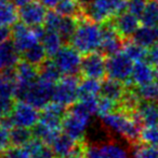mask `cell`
Instances as JSON below:
<instances>
[{
  "instance_id": "4316f807",
  "label": "cell",
  "mask_w": 158,
  "mask_h": 158,
  "mask_svg": "<svg viewBox=\"0 0 158 158\" xmlns=\"http://www.w3.org/2000/svg\"><path fill=\"white\" fill-rule=\"evenodd\" d=\"M14 3L0 1V26H13L19 19V11Z\"/></svg>"
},
{
  "instance_id": "603a6c76",
  "label": "cell",
  "mask_w": 158,
  "mask_h": 158,
  "mask_svg": "<svg viewBox=\"0 0 158 158\" xmlns=\"http://www.w3.org/2000/svg\"><path fill=\"white\" fill-rule=\"evenodd\" d=\"M55 10L62 16L76 17V19L84 17V4L81 0H61L55 6Z\"/></svg>"
},
{
  "instance_id": "f35d334b",
  "label": "cell",
  "mask_w": 158,
  "mask_h": 158,
  "mask_svg": "<svg viewBox=\"0 0 158 158\" xmlns=\"http://www.w3.org/2000/svg\"><path fill=\"white\" fill-rule=\"evenodd\" d=\"M148 0H128L127 1L126 11L132 13L133 15L138 16L140 19L141 15L143 14L144 10L146 8Z\"/></svg>"
},
{
  "instance_id": "ffe728a7",
  "label": "cell",
  "mask_w": 158,
  "mask_h": 158,
  "mask_svg": "<svg viewBox=\"0 0 158 158\" xmlns=\"http://www.w3.org/2000/svg\"><path fill=\"white\" fill-rule=\"evenodd\" d=\"M16 82L22 84H33L39 77V67L28 63L26 60H20L15 66Z\"/></svg>"
},
{
  "instance_id": "8d00e7d4",
  "label": "cell",
  "mask_w": 158,
  "mask_h": 158,
  "mask_svg": "<svg viewBox=\"0 0 158 158\" xmlns=\"http://www.w3.org/2000/svg\"><path fill=\"white\" fill-rule=\"evenodd\" d=\"M134 158H158V146L140 143L133 148Z\"/></svg>"
},
{
  "instance_id": "83f0119b",
  "label": "cell",
  "mask_w": 158,
  "mask_h": 158,
  "mask_svg": "<svg viewBox=\"0 0 158 158\" xmlns=\"http://www.w3.org/2000/svg\"><path fill=\"white\" fill-rule=\"evenodd\" d=\"M100 92H101L100 80L90 79V77H84V80H80L78 86L79 99L89 97H99Z\"/></svg>"
},
{
  "instance_id": "4dcf8cb0",
  "label": "cell",
  "mask_w": 158,
  "mask_h": 158,
  "mask_svg": "<svg viewBox=\"0 0 158 158\" xmlns=\"http://www.w3.org/2000/svg\"><path fill=\"white\" fill-rule=\"evenodd\" d=\"M47 55L46 50H44L43 45L41 43H36L33 45L30 48L23 53V59L28 63L35 64V66H41L44 61L47 60Z\"/></svg>"
},
{
  "instance_id": "1f68e13d",
  "label": "cell",
  "mask_w": 158,
  "mask_h": 158,
  "mask_svg": "<svg viewBox=\"0 0 158 158\" xmlns=\"http://www.w3.org/2000/svg\"><path fill=\"white\" fill-rule=\"evenodd\" d=\"M147 50L148 48L135 43L134 41L132 42H126L124 45L122 52L127 55L130 59L133 61H140L146 59L147 56Z\"/></svg>"
},
{
  "instance_id": "f546056e",
  "label": "cell",
  "mask_w": 158,
  "mask_h": 158,
  "mask_svg": "<svg viewBox=\"0 0 158 158\" xmlns=\"http://www.w3.org/2000/svg\"><path fill=\"white\" fill-rule=\"evenodd\" d=\"M142 25L147 27H157L158 26V1L148 0L143 14L140 17Z\"/></svg>"
},
{
  "instance_id": "f5cc1de1",
  "label": "cell",
  "mask_w": 158,
  "mask_h": 158,
  "mask_svg": "<svg viewBox=\"0 0 158 158\" xmlns=\"http://www.w3.org/2000/svg\"><path fill=\"white\" fill-rule=\"evenodd\" d=\"M126 1H128V0H126Z\"/></svg>"
},
{
  "instance_id": "f6af8a7d",
  "label": "cell",
  "mask_w": 158,
  "mask_h": 158,
  "mask_svg": "<svg viewBox=\"0 0 158 158\" xmlns=\"http://www.w3.org/2000/svg\"><path fill=\"white\" fill-rule=\"evenodd\" d=\"M12 38V29L8 26H0V44L9 41Z\"/></svg>"
},
{
  "instance_id": "5bb4252c",
  "label": "cell",
  "mask_w": 158,
  "mask_h": 158,
  "mask_svg": "<svg viewBox=\"0 0 158 158\" xmlns=\"http://www.w3.org/2000/svg\"><path fill=\"white\" fill-rule=\"evenodd\" d=\"M47 6L39 1H32L21 6L19 10V19L29 27H36L43 24L47 15Z\"/></svg>"
},
{
  "instance_id": "b9f144b4",
  "label": "cell",
  "mask_w": 158,
  "mask_h": 158,
  "mask_svg": "<svg viewBox=\"0 0 158 158\" xmlns=\"http://www.w3.org/2000/svg\"><path fill=\"white\" fill-rule=\"evenodd\" d=\"M11 146L10 128L0 124V154H3Z\"/></svg>"
},
{
  "instance_id": "9a60e30c",
  "label": "cell",
  "mask_w": 158,
  "mask_h": 158,
  "mask_svg": "<svg viewBox=\"0 0 158 158\" xmlns=\"http://www.w3.org/2000/svg\"><path fill=\"white\" fill-rule=\"evenodd\" d=\"M112 24L124 40L130 39L140 27V19L128 11L117 14L112 19Z\"/></svg>"
},
{
  "instance_id": "484cf974",
  "label": "cell",
  "mask_w": 158,
  "mask_h": 158,
  "mask_svg": "<svg viewBox=\"0 0 158 158\" xmlns=\"http://www.w3.org/2000/svg\"><path fill=\"white\" fill-rule=\"evenodd\" d=\"M132 41H134L135 43L140 44V45L144 46V48H150L153 44H155L157 42L155 28L147 27V26H144V25L142 27H139V29L132 35Z\"/></svg>"
},
{
  "instance_id": "74e56055",
  "label": "cell",
  "mask_w": 158,
  "mask_h": 158,
  "mask_svg": "<svg viewBox=\"0 0 158 158\" xmlns=\"http://www.w3.org/2000/svg\"><path fill=\"white\" fill-rule=\"evenodd\" d=\"M63 19V16L55 11H48L46 15V19L43 22V26L46 30H50V31H57L61 25V22Z\"/></svg>"
},
{
  "instance_id": "7a4b0ae2",
  "label": "cell",
  "mask_w": 158,
  "mask_h": 158,
  "mask_svg": "<svg viewBox=\"0 0 158 158\" xmlns=\"http://www.w3.org/2000/svg\"><path fill=\"white\" fill-rule=\"evenodd\" d=\"M102 40V26L87 17H82L70 42L81 54L86 55L101 48Z\"/></svg>"
},
{
  "instance_id": "d6a6232c",
  "label": "cell",
  "mask_w": 158,
  "mask_h": 158,
  "mask_svg": "<svg viewBox=\"0 0 158 158\" xmlns=\"http://www.w3.org/2000/svg\"><path fill=\"white\" fill-rule=\"evenodd\" d=\"M77 19H79L63 16V19H62L61 25H60V28H59V30H57V32L62 35L64 41H70L72 37L74 35V33L77 29V26H78Z\"/></svg>"
},
{
  "instance_id": "7c38bea8",
  "label": "cell",
  "mask_w": 158,
  "mask_h": 158,
  "mask_svg": "<svg viewBox=\"0 0 158 158\" xmlns=\"http://www.w3.org/2000/svg\"><path fill=\"white\" fill-rule=\"evenodd\" d=\"M39 39L33 27L30 28L23 22L15 23L12 28V42L16 50L23 54L25 51L38 43Z\"/></svg>"
},
{
  "instance_id": "bcb514c9",
  "label": "cell",
  "mask_w": 158,
  "mask_h": 158,
  "mask_svg": "<svg viewBox=\"0 0 158 158\" xmlns=\"http://www.w3.org/2000/svg\"><path fill=\"white\" fill-rule=\"evenodd\" d=\"M40 2H41L43 6H46L47 8H55L56 6V4L59 3L61 0H39Z\"/></svg>"
},
{
  "instance_id": "60d3db41",
  "label": "cell",
  "mask_w": 158,
  "mask_h": 158,
  "mask_svg": "<svg viewBox=\"0 0 158 158\" xmlns=\"http://www.w3.org/2000/svg\"><path fill=\"white\" fill-rule=\"evenodd\" d=\"M15 98L0 95V118L11 115L15 106Z\"/></svg>"
},
{
  "instance_id": "ab89813d",
  "label": "cell",
  "mask_w": 158,
  "mask_h": 158,
  "mask_svg": "<svg viewBox=\"0 0 158 158\" xmlns=\"http://www.w3.org/2000/svg\"><path fill=\"white\" fill-rule=\"evenodd\" d=\"M4 158H32L26 146H11L3 153Z\"/></svg>"
},
{
  "instance_id": "681fc988",
  "label": "cell",
  "mask_w": 158,
  "mask_h": 158,
  "mask_svg": "<svg viewBox=\"0 0 158 158\" xmlns=\"http://www.w3.org/2000/svg\"><path fill=\"white\" fill-rule=\"evenodd\" d=\"M88 1H90V0H81L82 4H84V2H88Z\"/></svg>"
},
{
  "instance_id": "cb8c5ba5",
  "label": "cell",
  "mask_w": 158,
  "mask_h": 158,
  "mask_svg": "<svg viewBox=\"0 0 158 158\" xmlns=\"http://www.w3.org/2000/svg\"><path fill=\"white\" fill-rule=\"evenodd\" d=\"M25 146L29 151L32 158H56L51 145L44 143L38 138L34 137Z\"/></svg>"
},
{
  "instance_id": "f907efd6",
  "label": "cell",
  "mask_w": 158,
  "mask_h": 158,
  "mask_svg": "<svg viewBox=\"0 0 158 158\" xmlns=\"http://www.w3.org/2000/svg\"><path fill=\"white\" fill-rule=\"evenodd\" d=\"M0 158H4L3 157V154H0Z\"/></svg>"
},
{
  "instance_id": "816d5d0a",
  "label": "cell",
  "mask_w": 158,
  "mask_h": 158,
  "mask_svg": "<svg viewBox=\"0 0 158 158\" xmlns=\"http://www.w3.org/2000/svg\"><path fill=\"white\" fill-rule=\"evenodd\" d=\"M0 1H10V0H0Z\"/></svg>"
},
{
  "instance_id": "ac0fdd59",
  "label": "cell",
  "mask_w": 158,
  "mask_h": 158,
  "mask_svg": "<svg viewBox=\"0 0 158 158\" xmlns=\"http://www.w3.org/2000/svg\"><path fill=\"white\" fill-rule=\"evenodd\" d=\"M20 54L13 42L7 41L0 44V72L14 68L20 61Z\"/></svg>"
},
{
  "instance_id": "8fae6325",
  "label": "cell",
  "mask_w": 158,
  "mask_h": 158,
  "mask_svg": "<svg viewBox=\"0 0 158 158\" xmlns=\"http://www.w3.org/2000/svg\"><path fill=\"white\" fill-rule=\"evenodd\" d=\"M103 53H89L82 58L81 72L84 77L103 80L106 75V59Z\"/></svg>"
},
{
  "instance_id": "2e32d148",
  "label": "cell",
  "mask_w": 158,
  "mask_h": 158,
  "mask_svg": "<svg viewBox=\"0 0 158 158\" xmlns=\"http://www.w3.org/2000/svg\"><path fill=\"white\" fill-rule=\"evenodd\" d=\"M155 69L156 68L147 60L135 61L131 74L130 84L134 86H142L152 83L155 79Z\"/></svg>"
},
{
  "instance_id": "44dd1931",
  "label": "cell",
  "mask_w": 158,
  "mask_h": 158,
  "mask_svg": "<svg viewBox=\"0 0 158 158\" xmlns=\"http://www.w3.org/2000/svg\"><path fill=\"white\" fill-rule=\"evenodd\" d=\"M76 143L77 141H75L73 138H70L65 132H60L51 143V148H52L56 158H66L70 155V153L74 150Z\"/></svg>"
},
{
  "instance_id": "e575fe53",
  "label": "cell",
  "mask_w": 158,
  "mask_h": 158,
  "mask_svg": "<svg viewBox=\"0 0 158 158\" xmlns=\"http://www.w3.org/2000/svg\"><path fill=\"white\" fill-rule=\"evenodd\" d=\"M140 143L158 146V127L144 126L140 133Z\"/></svg>"
},
{
  "instance_id": "d4e9b609",
  "label": "cell",
  "mask_w": 158,
  "mask_h": 158,
  "mask_svg": "<svg viewBox=\"0 0 158 158\" xmlns=\"http://www.w3.org/2000/svg\"><path fill=\"white\" fill-rule=\"evenodd\" d=\"M62 72L56 67L54 61L46 60L41 66H39V80L50 84H55L61 80Z\"/></svg>"
},
{
  "instance_id": "7402d4cb",
  "label": "cell",
  "mask_w": 158,
  "mask_h": 158,
  "mask_svg": "<svg viewBox=\"0 0 158 158\" xmlns=\"http://www.w3.org/2000/svg\"><path fill=\"white\" fill-rule=\"evenodd\" d=\"M64 39L57 31L47 30L41 39V44L43 45L49 58H54V56L63 48Z\"/></svg>"
},
{
  "instance_id": "d590c367",
  "label": "cell",
  "mask_w": 158,
  "mask_h": 158,
  "mask_svg": "<svg viewBox=\"0 0 158 158\" xmlns=\"http://www.w3.org/2000/svg\"><path fill=\"white\" fill-rule=\"evenodd\" d=\"M118 109V103L113 100L108 99L103 96H100L97 99V115L99 117H104L108 115L110 113H113Z\"/></svg>"
},
{
  "instance_id": "30bf717a",
  "label": "cell",
  "mask_w": 158,
  "mask_h": 158,
  "mask_svg": "<svg viewBox=\"0 0 158 158\" xmlns=\"http://www.w3.org/2000/svg\"><path fill=\"white\" fill-rule=\"evenodd\" d=\"M11 118L14 126L33 128L39 122L40 112L38 109L28 102L17 100L11 113Z\"/></svg>"
},
{
  "instance_id": "836d02e7",
  "label": "cell",
  "mask_w": 158,
  "mask_h": 158,
  "mask_svg": "<svg viewBox=\"0 0 158 158\" xmlns=\"http://www.w3.org/2000/svg\"><path fill=\"white\" fill-rule=\"evenodd\" d=\"M138 95L142 100L158 102V85L156 83H148L142 86H135Z\"/></svg>"
},
{
  "instance_id": "ba28073f",
  "label": "cell",
  "mask_w": 158,
  "mask_h": 158,
  "mask_svg": "<svg viewBox=\"0 0 158 158\" xmlns=\"http://www.w3.org/2000/svg\"><path fill=\"white\" fill-rule=\"evenodd\" d=\"M53 61L64 75H77L81 69V53L74 46L65 45L53 58Z\"/></svg>"
},
{
  "instance_id": "c3c4849f",
  "label": "cell",
  "mask_w": 158,
  "mask_h": 158,
  "mask_svg": "<svg viewBox=\"0 0 158 158\" xmlns=\"http://www.w3.org/2000/svg\"><path fill=\"white\" fill-rule=\"evenodd\" d=\"M154 81H155V83L158 85V68L155 69V79H154Z\"/></svg>"
},
{
  "instance_id": "8992f818",
  "label": "cell",
  "mask_w": 158,
  "mask_h": 158,
  "mask_svg": "<svg viewBox=\"0 0 158 158\" xmlns=\"http://www.w3.org/2000/svg\"><path fill=\"white\" fill-rule=\"evenodd\" d=\"M80 79L77 75H64L54 85L52 101L59 102L65 106H70L78 101V86Z\"/></svg>"
},
{
  "instance_id": "4fadbf2b",
  "label": "cell",
  "mask_w": 158,
  "mask_h": 158,
  "mask_svg": "<svg viewBox=\"0 0 158 158\" xmlns=\"http://www.w3.org/2000/svg\"><path fill=\"white\" fill-rule=\"evenodd\" d=\"M102 35H103V40H102L101 50L105 56H112V55L118 54L124 50V39L116 31L111 19L103 24Z\"/></svg>"
},
{
  "instance_id": "277c9868",
  "label": "cell",
  "mask_w": 158,
  "mask_h": 158,
  "mask_svg": "<svg viewBox=\"0 0 158 158\" xmlns=\"http://www.w3.org/2000/svg\"><path fill=\"white\" fill-rule=\"evenodd\" d=\"M127 8L126 0H90L84 3V16L99 24H104Z\"/></svg>"
},
{
  "instance_id": "f1b7e54d",
  "label": "cell",
  "mask_w": 158,
  "mask_h": 158,
  "mask_svg": "<svg viewBox=\"0 0 158 158\" xmlns=\"http://www.w3.org/2000/svg\"><path fill=\"white\" fill-rule=\"evenodd\" d=\"M34 138L33 130L27 127L13 126L10 129V139L12 146H25Z\"/></svg>"
},
{
  "instance_id": "5b68a950",
  "label": "cell",
  "mask_w": 158,
  "mask_h": 158,
  "mask_svg": "<svg viewBox=\"0 0 158 158\" xmlns=\"http://www.w3.org/2000/svg\"><path fill=\"white\" fill-rule=\"evenodd\" d=\"M86 158H131L130 150L116 140L86 143Z\"/></svg>"
},
{
  "instance_id": "d6986e66",
  "label": "cell",
  "mask_w": 158,
  "mask_h": 158,
  "mask_svg": "<svg viewBox=\"0 0 158 158\" xmlns=\"http://www.w3.org/2000/svg\"><path fill=\"white\" fill-rule=\"evenodd\" d=\"M127 89L126 83L118 80H114L108 77L107 80H104L101 83V92L100 96H103L113 101L119 103L121 98L124 97V92Z\"/></svg>"
},
{
  "instance_id": "3957f363",
  "label": "cell",
  "mask_w": 158,
  "mask_h": 158,
  "mask_svg": "<svg viewBox=\"0 0 158 158\" xmlns=\"http://www.w3.org/2000/svg\"><path fill=\"white\" fill-rule=\"evenodd\" d=\"M91 115L90 111L78 100L67 108L62 123V130L75 141H84V131L90 122Z\"/></svg>"
},
{
  "instance_id": "7bdbcfd3",
  "label": "cell",
  "mask_w": 158,
  "mask_h": 158,
  "mask_svg": "<svg viewBox=\"0 0 158 158\" xmlns=\"http://www.w3.org/2000/svg\"><path fill=\"white\" fill-rule=\"evenodd\" d=\"M86 143L87 142L84 140L77 142L74 150L66 158H86Z\"/></svg>"
},
{
  "instance_id": "e0dca14e",
  "label": "cell",
  "mask_w": 158,
  "mask_h": 158,
  "mask_svg": "<svg viewBox=\"0 0 158 158\" xmlns=\"http://www.w3.org/2000/svg\"><path fill=\"white\" fill-rule=\"evenodd\" d=\"M137 114L144 126H158V102L141 100Z\"/></svg>"
},
{
  "instance_id": "7dc6e473",
  "label": "cell",
  "mask_w": 158,
  "mask_h": 158,
  "mask_svg": "<svg viewBox=\"0 0 158 158\" xmlns=\"http://www.w3.org/2000/svg\"><path fill=\"white\" fill-rule=\"evenodd\" d=\"M12 1L15 6H19V8H21V6H25V4L29 3V2L34 1V0H12Z\"/></svg>"
},
{
  "instance_id": "52a82bcc",
  "label": "cell",
  "mask_w": 158,
  "mask_h": 158,
  "mask_svg": "<svg viewBox=\"0 0 158 158\" xmlns=\"http://www.w3.org/2000/svg\"><path fill=\"white\" fill-rule=\"evenodd\" d=\"M133 60L124 52L108 56L106 59V75L111 79L118 80L126 84H130L133 70Z\"/></svg>"
},
{
  "instance_id": "9c48e42d",
  "label": "cell",
  "mask_w": 158,
  "mask_h": 158,
  "mask_svg": "<svg viewBox=\"0 0 158 158\" xmlns=\"http://www.w3.org/2000/svg\"><path fill=\"white\" fill-rule=\"evenodd\" d=\"M53 92H54L53 84L47 83L38 79L29 86L24 101L30 103L38 110H42L52 101Z\"/></svg>"
},
{
  "instance_id": "6da1fadb",
  "label": "cell",
  "mask_w": 158,
  "mask_h": 158,
  "mask_svg": "<svg viewBox=\"0 0 158 158\" xmlns=\"http://www.w3.org/2000/svg\"><path fill=\"white\" fill-rule=\"evenodd\" d=\"M102 122L110 130L118 133L130 146L134 148L140 144V133L143 128L137 112L128 113L116 110L106 116L102 117Z\"/></svg>"
},
{
  "instance_id": "ee69618b",
  "label": "cell",
  "mask_w": 158,
  "mask_h": 158,
  "mask_svg": "<svg viewBox=\"0 0 158 158\" xmlns=\"http://www.w3.org/2000/svg\"><path fill=\"white\" fill-rule=\"evenodd\" d=\"M146 60L151 64H153L155 68H158V41L147 50Z\"/></svg>"
}]
</instances>
